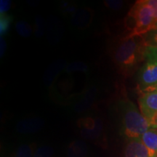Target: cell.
Returning <instances> with one entry per match:
<instances>
[{"instance_id":"obj_5","label":"cell","mask_w":157,"mask_h":157,"mask_svg":"<svg viewBox=\"0 0 157 157\" xmlns=\"http://www.w3.org/2000/svg\"><path fill=\"white\" fill-rule=\"evenodd\" d=\"M140 113L151 126L157 117V92L143 93L138 99Z\"/></svg>"},{"instance_id":"obj_9","label":"cell","mask_w":157,"mask_h":157,"mask_svg":"<svg viewBox=\"0 0 157 157\" xmlns=\"http://www.w3.org/2000/svg\"><path fill=\"white\" fill-rule=\"evenodd\" d=\"M43 124V121L38 119H32L20 122L17 127L21 132H32L34 130H37Z\"/></svg>"},{"instance_id":"obj_1","label":"cell","mask_w":157,"mask_h":157,"mask_svg":"<svg viewBox=\"0 0 157 157\" xmlns=\"http://www.w3.org/2000/svg\"><path fill=\"white\" fill-rule=\"evenodd\" d=\"M146 47L143 37L140 35H127L119 40L113 49V58L121 73L129 74L144 60Z\"/></svg>"},{"instance_id":"obj_19","label":"cell","mask_w":157,"mask_h":157,"mask_svg":"<svg viewBox=\"0 0 157 157\" xmlns=\"http://www.w3.org/2000/svg\"><path fill=\"white\" fill-rule=\"evenodd\" d=\"M152 128L157 129V117H156V119H154V123H153V125H152Z\"/></svg>"},{"instance_id":"obj_16","label":"cell","mask_w":157,"mask_h":157,"mask_svg":"<svg viewBox=\"0 0 157 157\" xmlns=\"http://www.w3.org/2000/svg\"><path fill=\"white\" fill-rule=\"evenodd\" d=\"M105 5H106L109 8L113 10H117L120 8L121 5H122V2L120 1H105Z\"/></svg>"},{"instance_id":"obj_14","label":"cell","mask_w":157,"mask_h":157,"mask_svg":"<svg viewBox=\"0 0 157 157\" xmlns=\"http://www.w3.org/2000/svg\"><path fill=\"white\" fill-rule=\"evenodd\" d=\"M146 58H151L157 60V47H146L144 52V60Z\"/></svg>"},{"instance_id":"obj_18","label":"cell","mask_w":157,"mask_h":157,"mask_svg":"<svg viewBox=\"0 0 157 157\" xmlns=\"http://www.w3.org/2000/svg\"><path fill=\"white\" fill-rule=\"evenodd\" d=\"M142 93H151V92H157V82H156L154 84L150 86V87H148L145 88L144 90H143Z\"/></svg>"},{"instance_id":"obj_2","label":"cell","mask_w":157,"mask_h":157,"mask_svg":"<svg viewBox=\"0 0 157 157\" xmlns=\"http://www.w3.org/2000/svg\"><path fill=\"white\" fill-rule=\"evenodd\" d=\"M119 109L121 117L122 133L128 140L140 138L151 128L150 123L132 102L128 100L120 101Z\"/></svg>"},{"instance_id":"obj_10","label":"cell","mask_w":157,"mask_h":157,"mask_svg":"<svg viewBox=\"0 0 157 157\" xmlns=\"http://www.w3.org/2000/svg\"><path fill=\"white\" fill-rule=\"evenodd\" d=\"M146 46L157 47V28H154L143 35Z\"/></svg>"},{"instance_id":"obj_11","label":"cell","mask_w":157,"mask_h":157,"mask_svg":"<svg viewBox=\"0 0 157 157\" xmlns=\"http://www.w3.org/2000/svg\"><path fill=\"white\" fill-rule=\"evenodd\" d=\"M0 32H1V36L5 34L8 31L10 24L12 21V17L6 13L1 14L0 17Z\"/></svg>"},{"instance_id":"obj_7","label":"cell","mask_w":157,"mask_h":157,"mask_svg":"<svg viewBox=\"0 0 157 157\" xmlns=\"http://www.w3.org/2000/svg\"><path fill=\"white\" fill-rule=\"evenodd\" d=\"M140 140L148 150L149 156L157 157V129H149L141 136Z\"/></svg>"},{"instance_id":"obj_12","label":"cell","mask_w":157,"mask_h":157,"mask_svg":"<svg viewBox=\"0 0 157 157\" xmlns=\"http://www.w3.org/2000/svg\"><path fill=\"white\" fill-rule=\"evenodd\" d=\"M53 150L50 146H39L35 150L34 157H52Z\"/></svg>"},{"instance_id":"obj_13","label":"cell","mask_w":157,"mask_h":157,"mask_svg":"<svg viewBox=\"0 0 157 157\" xmlns=\"http://www.w3.org/2000/svg\"><path fill=\"white\" fill-rule=\"evenodd\" d=\"M17 31H18L19 34L23 36H29L31 33L30 25L23 21H20L17 23Z\"/></svg>"},{"instance_id":"obj_3","label":"cell","mask_w":157,"mask_h":157,"mask_svg":"<svg viewBox=\"0 0 157 157\" xmlns=\"http://www.w3.org/2000/svg\"><path fill=\"white\" fill-rule=\"evenodd\" d=\"M155 24L154 13L146 0L136 2L125 18V26L129 31L128 35L143 36L154 29Z\"/></svg>"},{"instance_id":"obj_17","label":"cell","mask_w":157,"mask_h":157,"mask_svg":"<svg viewBox=\"0 0 157 157\" xmlns=\"http://www.w3.org/2000/svg\"><path fill=\"white\" fill-rule=\"evenodd\" d=\"M1 7H0V9H1V14L2 13H5L8 10L10 7V2L9 1H5V0H2L1 1Z\"/></svg>"},{"instance_id":"obj_4","label":"cell","mask_w":157,"mask_h":157,"mask_svg":"<svg viewBox=\"0 0 157 157\" xmlns=\"http://www.w3.org/2000/svg\"><path fill=\"white\" fill-rule=\"evenodd\" d=\"M145 63L137 74V82L140 91L157 82V60L145 59Z\"/></svg>"},{"instance_id":"obj_6","label":"cell","mask_w":157,"mask_h":157,"mask_svg":"<svg viewBox=\"0 0 157 157\" xmlns=\"http://www.w3.org/2000/svg\"><path fill=\"white\" fill-rule=\"evenodd\" d=\"M124 157H150L140 138L129 140L124 151Z\"/></svg>"},{"instance_id":"obj_15","label":"cell","mask_w":157,"mask_h":157,"mask_svg":"<svg viewBox=\"0 0 157 157\" xmlns=\"http://www.w3.org/2000/svg\"><path fill=\"white\" fill-rule=\"evenodd\" d=\"M147 5L151 7L154 13L155 21H157V0H146Z\"/></svg>"},{"instance_id":"obj_8","label":"cell","mask_w":157,"mask_h":157,"mask_svg":"<svg viewBox=\"0 0 157 157\" xmlns=\"http://www.w3.org/2000/svg\"><path fill=\"white\" fill-rule=\"evenodd\" d=\"M35 150H36L35 143H22L15 149L12 157H34Z\"/></svg>"},{"instance_id":"obj_20","label":"cell","mask_w":157,"mask_h":157,"mask_svg":"<svg viewBox=\"0 0 157 157\" xmlns=\"http://www.w3.org/2000/svg\"><path fill=\"white\" fill-rule=\"evenodd\" d=\"M155 28H157V21L156 22V24H155Z\"/></svg>"}]
</instances>
